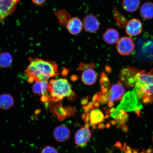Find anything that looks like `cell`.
I'll return each instance as SVG.
<instances>
[{
    "mask_svg": "<svg viewBox=\"0 0 153 153\" xmlns=\"http://www.w3.org/2000/svg\"><path fill=\"white\" fill-rule=\"evenodd\" d=\"M93 67H88L83 69L81 79L82 82L85 85H91L96 82L97 75L96 72L93 69Z\"/></svg>",
    "mask_w": 153,
    "mask_h": 153,
    "instance_id": "15",
    "label": "cell"
},
{
    "mask_svg": "<svg viewBox=\"0 0 153 153\" xmlns=\"http://www.w3.org/2000/svg\"><path fill=\"white\" fill-rule=\"evenodd\" d=\"M111 116V114H107L104 117V119H108Z\"/></svg>",
    "mask_w": 153,
    "mask_h": 153,
    "instance_id": "40",
    "label": "cell"
},
{
    "mask_svg": "<svg viewBox=\"0 0 153 153\" xmlns=\"http://www.w3.org/2000/svg\"><path fill=\"white\" fill-rule=\"evenodd\" d=\"M29 60L30 64L25 72L30 83L48 81L59 74L57 66L54 62L38 58H30Z\"/></svg>",
    "mask_w": 153,
    "mask_h": 153,
    "instance_id": "1",
    "label": "cell"
},
{
    "mask_svg": "<svg viewBox=\"0 0 153 153\" xmlns=\"http://www.w3.org/2000/svg\"><path fill=\"white\" fill-rule=\"evenodd\" d=\"M152 139H153V137H152Z\"/></svg>",
    "mask_w": 153,
    "mask_h": 153,
    "instance_id": "44",
    "label": "cell"
},
{
    "mask_svg": "<svg viewBox=\"0 0 153 153\" xmlns=\"http://www.w3.org/2000/svg\"><path fill=\"white\" fill-rule=\"evenodd\" d=\"M140 14L145 20L153 19V3L149 1L143 3L140 7Z\"/></svg>",
    "mask_w": 153,
    "mask_h": 153,
    "instance_id": "19",
    "label": "cell"
},
{
    "mask_svg": "<svg viewBox=\"0 0 153 153\" xmlns=\"http://www.w3.org/2000/svg\"><path fill=\"white\" fill-rule=\"evenodd\" d=\"M126 150H132V149L131 148V147H130L129 146H126Z\"/></svg>",
    "mask_w": 153,
    "mask_h": 153,
    "instance_id": "41",
    "label": "cell"
},
{
    "mask_svg": "<svg viewBox=\"0 0 153 153\" xmlns=\"http://www.w3.org/2000/svg\"><path fill=\"white\" fill-rule=\"evenodd\" d=\"M117 122V123L120 126L124 125L128 121V120L125 119V118H121L120 119H116Z\"/></svg>",
    "mask_w": 153,
    "mask_h": 153,
    "instance_id": "27",
    "label": "cell"
},
{
    "mask_svg": "<svg viewBox=\"0 0 153 153\" xmlns=\"http://www.w3.org/2000/svg\"><path fill=\"white\" fill-rule=\"evenodd\" d=\"M98 94V101L99 102L102 104H106L108 103V97L105 95V94L102 92H99L97 93Z\"/></svg>",
    "mask_w": 153,
    "mask_h": 153,
    "instance_id": "24",
    "label": "cell"
},
{
    "mask_svg": "<svg viewBox=\"0 0 153 153\" xmlns=\"http://www.w3.org/2000/svg\"><path fill=\"white\" fill-rule=\"evenodd\" d=\"M123 151L125 153H132V150H127L125 149Z\"/></svg>",
    "mask_w": 153,
    "mask_h": 153,
    "instance_id": "39",
    "label": "cell"
},
{
    "mask_svg": "<svg viewBox=\"0 0 153 153\" xmlns=\"http://www.w3.org/2000/svg\"><path fill=\"white\" fill-rule=\"evenodd\" d=\"M113 14L117 22V23L119 25H123L122 22H123V23L125 24V23H126L127 22V19L121 14H120V13L118 12V11L115 8L114 9Z\"/></svg>",
    "mask_w": 153,
    "mask_h": 153,
    "instance_id": "22",
    "label": "cell"
},
{
    "mask_svg": "<svg viewBox=\"0 0 153 153\" xmlns=\"http://www.w3.org/2000/svg\"><path fill=\"white\" fill-rule=\"evenodd\" d=\"M139 71L137 68L133 67H126L120 72V82L128 88H133L135 85V76Z\"/></svg>",
    "mask_w": 153,
    "mask_h": 153,
    "instance_id": "5",
    "label": "cell"
},
{
    "mask_svg": "<svg viewBox=\"0 0 153 153\" xmlns=\"http://www.w3.org/2000/svg\"><path fill=\"white\" fill-rule=\"evenodd\" d=\"M133 152L132 153H138V152L136 150H132Z\"/></svg>",
    "mask_w": 153,
    "mask_h": 153,
    "instance_id": "42",
    "label": "cell"
},
{
    "mask_svg": "<svg viewBox=\"0 0 153 153\" xmlns=\"http://www.w3.org/2000/svg\"><path fill=\"white\" fill-rule=\"evenodd\" d=\"M110 123L113 126H115L117 124V122L116 119L111 120L110 121Z\"/></svg>",
    "mask_w": 153,
    "mask_h": 153,
    "instance_id": "35",
    "label": "cell"
},
{
    "mask_svg": "<svg viewBox=\"0 0 153 153\" xmlns=\"http://www.w3.org/2000/svg\"><path fill=\"white\" fill-rule=\"evenodd\" d=\"M33 2L38 5H42L46 1V0H32Z\"/></svg>",
    "mask_w": 153,
    "mask_h": 153,
    "instance_id": "28",
    "label": "cell"
},
{
    "mask_svg": "<svg viewBox=\"0 0 153 153\" xmlns=\"http://www.w3.org/2000/svg\"><path fill=\"white\" fill-rule=\"evenodd\" d=\"M116 110V108H114V107L111 108L110 109H108V108H106V110H105V113L106 114H112Z\"/></svg>",
    "mask_w": 153,
    "mask_h": 153,
    "instance_id": "29",
    "label": "cell"
},
{
    "mask_svg": "<svg viewBox=\"0 0 153 153\" xmlns=\"http://www.w3.org/2000/svg\"><path fill=\"white\" fill-rule=\"evenodd\" d=\"M83 119L86 124L93 126L104 121V116L102 111L99 109L91 110L83 114Z\"/></svg>",
    "mask_w": 153,
    "mask_h": 153,
    "instance_id": "9",
    "label": "cell"
},
{
    "mask_svg": "<svg viewBox=\"0 0 153 153\" xmlns=\"http://www.w3.org/2000/svg\"><path fill=\"white\" fill-rule=\"evenodd\" d=\"M143 30L142 23L139 19L133 18L128 22L126 28V31L128 35L135 36L141 33Z\"/></svg>",
    "mask_w": 153,
    "mask_h": 153,
    "instance_id": "13",
    "label": "cell"
},
{
    "mask_svg": "<svg viewBox=\"0 0 153 153\" xmlns=\"http://www.w3.org/2000/svg\"><path fill=\"white\" fill-rule=\"evenodd\" d=\"M48 101L56 102L67 97L74 99L75 94L71 85L66 79L59 78L51 80L48 84Z\"/></svg>",
    "mask_w": 153,
    "mask_h": 153,
    "instance_id": "2",
    "label": "cell"
},
{
    "mask_svg": "<svg viewBox=\"0 0 153 153\" xmlns=\"http://www.w3.org/2000/svg\"><path fill=\"white\" fill-rule=\"evenodd\" d=\"M120 127L121 128L122 131L123 133H128L129 131L128 126L126 124L120 126Z\"/></svg>",
    "mask_w": 153,
    "mask_h": 153,
    "instance_id": "26",
    "label": "cell"
},
{
    "mask_svg": "<svg viewBox=\"0 0 153 153\" xmlns=\"http://www.w3.org/2000/svg\"><path fill=\"white\" fill-rule=\"evenodd\" d=\"M108 108H113L114 106V102H111V101H109L108 102Z\"/></svg>",
    "mask_w": 153,
    "mask_h": 153,
    "instance_id": "33",
    "label": "cell"
},
{
    "mask_svg": "<svg viewBox=\"0 0 153 153\" xmlns=\"http://www.w3.org/2000/svg\"><path fill=\"white\" fill-rule=\"evenodd\" d=\"M140 153H145L144 152H141Z\"/></svg>",
    "mask_w": 153,
    "mask_h": 153,
    "instance_id": "43",
    "label": "cell"
},
{
    "mask_svg": "<svg viewBox=\"0 0 153 153\" xmlns=\"http://www.w3.org/2000/svg\"><path fill=\"white\" fill-rule=\"evenodd\" d=\"M83 27L86 31L94 33L99 29L100 23L96 17L93 15H86L84 18Z\"/></svg>",
    "mask_w": 153,
    "mask_h": 153,
    "instance_id": "12",
    "label": "cell"
},
{
    "mask_svg": "<svg viewBox=\"0 0 153 153\" xmlns=\"http://www.w3.org/2000/svg\"><path fill=\"white\" fill-rule=\"evenodd\" d=\"M48 81H40L34 82L32 86V91L34 94L41 96L43 102H48L49 93Z\"/></svg>",
    "mask_w": 153,
    "mask_h": 153,
    "instance_id": "11",
    "label": "cell"
},
{
    "mask_svg": "<svg viewBox=\"0 0 153 153\" xmlns=\"http://www.w3.org/2000/svg\"><path fill=\"white\" fill-rule=\"evenodd\" d=\"M41 153H59L54 147L50 146H45L42 150Z\"/></svg>",
    "mask_w": 153,
    "mask_h": 153,
    "instance_id": "25",
    "label": "cell"
},
{
    "mask_svg": "<svg viewBox=\"0 0 153 153\" xmlns=\"http://www.w3.org/2000/svg\"><path fill=\"white\" fill-rule=\"evenodd\" d=\"M106 128V126L104 123H100L98 126V128L100 129H104Z\"/></svg>",
    "mask_w": 153,
    "mask_h": 153,
    "instance_id": "31",
    "label": "cell"
},
{
    "mask_svg": "<svg viewBox=\"0 0 153 153\" xmlns=\"http://www.w3.org/2000/svg\"><path fill=\"white\" fill-rule=\"evenodd\" d=\"M125 92V88L120 81L113 85L108 92L105 94L108 97V101L114 102L116 100H121Z\"/></svg>",
    "mask_w": 153,
    "mask_h": 153,
    "instance_id": "10",
    "label": "cell"
},
{
    "mask_svg": "<svg viewBox=\"0 0 153 153\" xmlns=\"http://www.w3.org/2000/svg\"><path fill=\"white\" fill-rule=\"evenodd\" d=\"M143 104L147 105L153 103V96L145 95L140 99Z\"/></svg>",
    "mask_w": 153,
    "mask_h": 153,
    "instance_id": "23",
    "label": "cell"
},
{
    "mask_svg": "<svg viewBox=\"0 0 153 153\" xmlns=\"http://www.w3.org/2000/svg\"><path fill=\"white\" fill-rule=\"evenodd\" d=\"M102 38L105 42L110 44L117 43L119 39V33L115 29L110 28L103 34Z\"/></svg>",
    "mask_w": 153,
    "mask_h": 153,
    "instance_id": "17",
    "label": "cell"
},
{
    "mask_svg": "<svg viewBox=\"0 0 153 153\" xmlns=\"http://www.w3.org/2000/svg\"><path fill=\"white\" fill-rule=\"evenodd\" d=\"M53 136L55 140L58 142H64L70 138L71 132L66 126L59 125L53 130Z\"/></svg>",
    "mask_w": 153,
    "mask_h": 153,
    "instance_id": "14",
    "label": "cell"
},
{
    "mask_svg": "<svg viewBox=\"0 0 153 153\" xmlns=\"http://www.w3.org/2000/svg\"><path fill=\"white\" fill-rule=\"evenodd\" d=\"M141 111V109H137L134 111L135 113L137 114V116L139 117H141V116L140 115Z\"/></svg>",
    "mask_w": 153,
    "mask_h": 153,
    "instance_id": "32",
    "label": "cell"
},
{
    "mask_svg": "<svg viewBox=\"0 0 153 153\" xmlns=\"http://www.w3.org/2000/svg\"><path fill=\"white\" fill-rule=\"evenodd\" d=\"M14 104V98L9 94L4 93L0 95V108L4 110H9Z\"/></svg>",
    "mask_w": 153,
    "mask_h": 153,
    "instance_id": "18",
    "label": "cell"
},
{
    "mask_svg": "<svg viewBox=\"0 0 153 153\" xmlns=\"http://www.w3.org/2000/svg\"><path fill=\"white\" fill-rule=\"evenodd\" d=\"M126 146H127V143H124L123 146H122V152H123L124 149H126Z\"/></svg>",
    "mask_w": 153,
    "mask_h": 153,
    "instance_id": "36",
    "label": "cell"
},
{
    "mask_svg": "<svg viewBox=\"0 0 153 153\" xmlns=\"http://www.w3.org/2000/svg\"><path fill=\"white\" fill-rule=\"evenodd\" d=\"M140 3V0H122L121 5L127 12L133 13L138 9Z\"/></svg>",
    "mask_w": 153,
    "mask_h": 153,
    "instance_id": "20",
    "label": "cell"
},
{
    "mask_svg": "<svg viewBox=\"0 0 153 153\" xmlns=\"http://www.w3.org/2000/svg\"><path fill=\"white\" fill-rule=\"evenodd\" d=\"M116 48L120 55L128 56L133 52L135 49V44L131 38L123 37L118 40Z\"/></svg>",
    "mask_w": 153,
    "mask_h": 153,
    "instance_id": "7",
    "label": "cell"
},
{
    "mask_svg": "<svg viewBox=\"0 0 153 153\" xmlns=\"http://www.w3.org/2000/svg\"><path fill=\"white\" fill-rule=\"evenodd\" d=\"M105 126H106V128L107 129H109L111 127V124L110 123H108L106 124Z\"/></svg>",
    "mask_w": 153,
    "mask_h": 153,
    "instance_id": "38",
    "label": "cell"
},
{
    "mask_svg": "<svg viewBox=\"0 0 153 153\" xmlns=\"http://www.w3.org/2000/svg\"><path fill=\"white\" fill-rule=\"evenodd\" d=\"M13 58L10 53L6 51L0 53V67L2 68H9L12 65Z\"/></svg>",
    "mask_w": 153,
    "mask_h": 153,
    "instance_id": "21",
    "label": "cell"
},
{
    "mask_svg": "<svg viewBox=\"0 0 153 153\" xmlns=\"http://www.w3.org/2000/svg\"><path fill=\"white\" fill-rule=\"evenodd\" d=\"M20 0H0V23L14 13Z\"/></svg>",
    "mask_w": 153,
    "mask_h": 153,
    "instance_id": "6",
    "label": "cell"
},
{
    "mask_svg": "<svg viewBox=\"0 0 153 153\" xmlns=\"http://www.w3.org/2000/svg\"><path fill=\"white\" fill-rule=\"evenodd\" d=\"M83 27V22L76 17H73L69 19L66 25L67 29L71 34L73 35L81 33Z\"/></svg>",
    "mask_w": 153,
    "mask_h": 153,
    "instance_id": "16",
    "label": "cell"
},
{
    "mask_svg": "<svg viewBox=\"0 0 153 153\" xmlns=\"http://www.w3.org/2000/svg\"><path fill=\"white\" fill-rule=\"evenodd\" d=\"M113 146H115L116 148L120 149V150L122 151V145L121 143L119 142V141H117V142L115 143Z\"/></svg>",
    "mask_w": 153,
    "mask_h": 153,
    "instance_id": "30",
    "label": "cell"
},
{
    "mask_svg": "<svg viewBox=\"0 0 153 153\" xmlns=\"http://www.w3.org/2000/svg\"><path fill=\"white\" fill-rule=\"evenodd\" d=\"M152 149H148L145 151V153H152Z\"/></svg>",
    "mask_w": 153,
    "mask_h": 153,
    "instance_id": "37",
    "label": "cell"
},
{
    "mask_svg": "<svg viewBox=\"0 0 153 153\" xmlns=\"http://www.w3.org/2000/svg\"><path fill=\"white\" fill-rule=\"evenodd\" d=\"M89 127L85 126L78 129L74 136V143L78 146L84 148L87 146L91 137Z\"/></svg>",
    "mask_w": 153,
    "mask_h": 153,
    "instance_id": "8",
    "label": "cell"
},
{
    "mask_svg": "<svg viewBox=\"0 0 153 153\" xmlns=\"http://www.w3.org/2000/svg\"><path fill=\"white\" fill-rule=\"evenodd\" d=\"M136 83L134 91L138 100L145 95L153 96V69L148 72L139 71L135 76Z\"/></svg>",
    "mask_w": 153,
    "mask_h": 153,
    "instance_id": "3",
    "label": "cell"
},
{
    "mask_svg": "<svg viewBox=\"0 0 153 153\" xmlns=\"http://www.w3.org/2000/svg\"><path fill=\"white\" fill-rule=\"evenodd\" d=\"M143 108L142 105L139 102L134 91H130L122 97L120 104L114 112H117L120 110L126 112L134 111L135 110L141 109Z\"/></svg>",
    "mask_w": 153,
    "mask_h": 153,
    "instance_id": "4",
    "label": "cell"
},
{
    "mask_svg": "<svg viewBox=\"0 0 153 153\" xmlns=\"http://www.w3.org/2000/svg\"><path fill=\"white\" fill-rule=\"evenodd\" d=\"M93 102L94 106V107H95V108H99V106H100V102H98V101H95V102Z\"/></svg>",
    "mask_w": 153,
    "mask_h": 153,
    "instance_id": "34",
    "label": "cell"
}]
</instances>
